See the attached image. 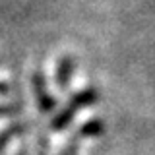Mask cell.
Segmentation results:
<instances>
[{
    "instance_id": "3957f363",
    "label": "cell",
    "mask_w": 155,
    "mask_h": 155,
    "mask_svg": "<svg viewBox=\"0 0 155 155\" xmlns=\"http://www.w3.org/2000/svg\"><path fill=\"white\" fill-rule=\"evenodd\" d=\"M72 70H74V60H72V56L60 58L58 68H56V81H58L60 87H64L68 84V80H70V76H72Z\"/></svg>"
},
{
    "instance_id": "ba28073f",
    "label": "cell",
    "mask_w": 155,
    "mask_h": 155,
    "mask_svg": "<svg viewBox=\"0 0 155 155\" xmlns=\"http://www.w3.org/2000/svg\"><path fill=\"white\" fill-rule=\"evenodd\" d=\"M8 89H10L8 84H0V91H8Z\"/></svg>"
},
{
    "instance_id": "8992f818",
    "label": "cell",
    "mask_w": 155,
    "mask_h": 155,
    "mask_svg": "<svg viewBox=\"0 0 155 155\" xmlns=\"http://www.w3.org/2000/svg\"><path fill=\"white\" fill-rule=\"evenodd\" d=\"M76 147H78V138H74V142L68 145V147H66V151L62 153V155H76Z\"/></svg>"
},
{
    "instance_id": "52a82bcc",
    "label": "cell",
    "mask_w": 155,
    "mask_h": 155,
    "mask_svg": "<svg viewBox=\"0 0 155 155\" xmlns=\"http://www.w3.org/2000/svg\"><path fill=\"white\" fill-rule=\"evenodd\" d=\"M18 109H12V107H0V114H12L16 113Z\"/></svg>"
},
{
    "instance_id": "7a4b0ae2",
    "label": "cell",
    "mask_w": 155,
    "mask_h": 155,
    "mask_svg": "<svg viewBox=\"0 0 155 155\" xmlns=\"http://www.w3.org/2000/svg\"><path fill=\"white\" fill-rule=\"evenodd\" d=\"M33 89H35V97H37V103H39V109L43 110V113H48V110H52V107H54V99H52L51 95H48V91L45 89V84H43V76L37 74L33 76Z\"/></svg>"
},
{
    "instance_id": "277c9868",
    "label": "cell",
    "mask_w": 155,
    "mask_h": 155,
    "mask_svg": "<svg viewBox=\"0 0 155 155\" xmlns=\"http://www.w3.org/2000/svg\"><path fill=\"white\" fill-rule=\"evenodd\" d=\"M101 132V122L99 120H91V122H87L84 128H81L80 136H95Z\"/></svg>"
},
{
    "instance_id": "6da1fadb",
    "label": "cell",
    "mask_w": 155,
    "mask_h": 155,
    "mask_svg": "<svg viewBox=\"0 0 155 155\" xmlns=\"http://www.w3.org/2000/svg\"><path fill=\"white\" fill-rule=\"evenodd\" d=\"M97 99V95H95V91L93 89H87V91H81V93H78L74 95L70 99V103H68L66 107V110L62 113L58 118L52 122V128L54 130H60V128H66L68 122H70V118L74 116L76 110H80L81 107H85V105H89V103H93V101Z\"/></svg>"
},
{
    "instance_id": "5b68a950",
    "label": "cell",
    "mask_w": 155,
    "mask_h": 155,
    "mask_svg": "<svg viewBox=\"0 0 155 155\" xmlns=\"http://www.w3.org/2000/svg\"><path fill=\"white\" fill-rule=\"evenodd\" d=\"M19 130H21L19 126H10V128L6 130V132H2V134H0V151H2V149H4V145L8 143V140L12 138L14 134H18Z\"/></svg>"
}]
</instances>
